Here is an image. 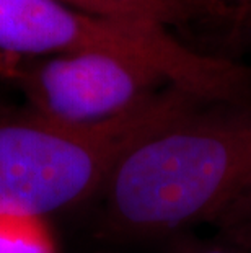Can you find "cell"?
I'll return each mask as SVG.
<instances>
[{"label": "cell", "mask_w": 251, "mask_h": 253, "mask_svg": "<svg viewBox=\"0 0 251 253\" xmlns=\"http://www.w3.org/2000/svg\"><path fill=\"white\" fill-rule=\"evenodd\" d=\"M103 191L121 234L217 224L251 198V100L196 101L142 139Z\"/></svg>", "instance_id": "6da1fadb"}, {"label": "cell", "mask_w": 251, "mask_h": 253, "mask_svg": "<svg viewBox=\"0 0 251 253\" xmlns=\"http://www.w3.org/2000/svg\"><path fill=\"white\" fill-rule=\"evenodd\" d=\"M196 101L173 85L141 108L95 126L33 111L0 116V212L44 219L105 190L122 159Z\"/></svg>", "instance_id": "7a4b0ae2"}, {"label": "cell", "mask_w": 251, "mask_h": 253, "mask_svg": "<svg viewBox=\"0 0 251 253\" xmlns=\"http://www.w3.org/2000/svg\"><path fill=\"white\" fill-rule=\"evenodd\" d=\"M0 51L18 57L111 52L145 64L197 98L223 93L232 75L228 61L191 49L167 26L92 15L61 0H0Z\"/></svg>", "instance_id": "3957f363"}, {"label": "cell", "mask_w": 251, "mask_h": 253, "mask_svg": "<svg viewBox=\"0 0 251 253\" xmlns=\"http://www.w3.org/2000/svg\"><path fill=\"white\" fill-rule=\"evenodd\" d=\"M13 82L30 111L72 126L117 120L170 85L145 64L98 51L23 57Z\"/></svg>", "instance_id": "277c9868"}, {"label": "cell", "mask_w": 251, "mask_h": 253, "mask_svg": "<svg viewBox=\"0 0 251 253\" xmlns=\"http://www.w3.org/2000/svg\"><path fill=\"white\" fill-rule=\"evenodd\" d=\"M106 2L119 8L127 18L147 20L163 26L204 18H240L237 10L218 0H106Z\"/></svg>", "instance_id": "5b68a950"}, {"label": "cell", "mask_w": 251, "mask_h": 253, "mask_svg": "<svg viewBox=\"0 0 251 253\" xmlns=\"http://www.w3.org/2000/svg\"><path fill=\"white\" fill-rule=\"evenodd\" d=\"M0 253H56L44 219L0 212Z\"/></svg>", "instance_id": "8992f818"}, {"label": "cell", "mask_w": 251, "mask_h": 253, "mask_svg": "<svg viewBox=\"0 0 251 253\" xmlns=\"http://www.w3.org/2000/svg\"><path fill=\"white\" fill-rule=\"evenodd\" d=\"M215 225L223 230L230 244L237 245L245 253H251V201L238 204Z\"/></svg>", "instance_id": "52a82bcc"}, {"label": "cell", "mask_w": 251, "mask_h": 253, "mask_svg": "<svg viewBox=\"0 0 251 253\" xmlns=\"http://www.w3.org/2000/svg\"><path fill=\"white\" fill-rule=\"evenodd\" d=\"M61 2L71 5L73 8H78L82 12L101 15V17H114V18H127L119 8L108 3L106 0H61ZM134 20V18H132Z\"/></svg>", "instance_id": "ba28073f"}, {"label": "cell", "mask_w": 251, "mask_h": 253, "mask_svg": "<svg viewBox=\"0 0 251 253\" xmlns=\"http://www.w3.org/2000/svg\"><path fill=\"white\" fill-rule=\"evenodd\" d=\"M21 59L23 57L0 51V80H13Z\"/></svg>", "instance_id": "9c48e42d"}, {"label": "cell", "mask_w": 251, "mask_h": 253, "mask_svg": "<svg viewBox=\"0 0 251 253\" xmlns=\"http://www.w3.org/2000/svg\"><path fill=\"white\" fill-rule=\"evenodd\" d=\"M189 253H245L242 249H238L233 244H211V245H202L199 249H194Z\"/></svg>", "instance_id": "30bf717a"}, {"label": "cell", "mask_w": 251, "mask_h": 253, "mask_svg": "<svg viewBox=\"0 0 251 253\" xmlns=\"http://www.w3.org/2000/svg\"><path fill=\"white\" fill-rule=\"evenodd\" d=\"M218 2L235 8L240 13V17H251V0H218Z\"/></svg>", "instance_id": "8fae6325"}, {"label": "cell", "mask_w": 251, "mask_h": 253, "mask_svg": "<svg viewBox=\"0 0 251 253\" xmlns=\"http://www.w3.org/2000/svg\"><path fill=\"white\" fill-rule=\"evenodd\" d=\"M247 20H248V21H250V23H251V17H248V18H247Z\"/></svg>", "instance_id": "7c38bea8"}, {"label": "cell", "mask_w": 251, "mask_h": 253, "mask_svg": "<svg viewBox=\"0 0 251 253\" xmlns=\"http://www.w3.org/2000/svg\"><path fill=\"white\" fill-rule=\"evenodd\" d=\"M247 201H251V198H248V199H247Z\"/></svg>", "instance_id": "4fadbf2b"}]
</instances>
